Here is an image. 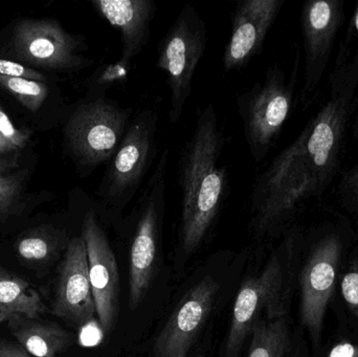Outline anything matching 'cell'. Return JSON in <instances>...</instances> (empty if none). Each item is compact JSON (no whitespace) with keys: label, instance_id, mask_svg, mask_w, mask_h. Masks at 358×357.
Here are the masks:
<instances>
[{"label":"cell","instance_id":"obj_1","mask_svg":"<svg viewBox=\"0 0 358 357\" xmlns=\"http://www.w3.org/2000/svg\"><path fill=\"white\" fill-rule=\"evenodd\" d=\"M329 86L327 102L255 182L250 228L259 236L284 226L307 203L323 196L340 171L358 88L338 58Z\"/></svg>","mask_w":358,"mask_h":357},{"label":"cell","instance_id":"obj_2","mask_svg":"<svg viewBox=\"0 0 358 357\" xmlns=\"http://www.w3.org/2000/svg\"><path fill=\"white\" fill-rule=\"evenodd\" d=\"M227 142L214 104L208 103L198 115L179 159V240L185 253L203 242L229 197V172L220 163Z\"/></svg>","mask_w":358,"mask_h":357},{"label":"cell","instance_id":"obj_3","mask_svg":"<svg viewBox=\"0 0 358 357\" xmlns=\"http://www.w3.org/2000/svg\"><path fill=\"white\" fill-rule=\"evenodd\" d=\"M159 113L143 109L134 115L96 191V211L109 221L120 219L146 184L157 152Z\"/></svg>","mask_w":358,"mask_h":357},{"label":"cell","instance_id":"obj_4","mask_svg":"<svg viewBox=\"0 0 358 357\" xmlns=\"http://www.w3.org/2000/svg\"><path fill=\"white\" fill-rule=\"evenodd\" d=\"M134 119V109L113 99L90 98L71 111L65 123L67 151L82 173H92L108 163Z\"/></svg>","mask_w":358,"mask_h":357},{"label":"cell","instance_id":"obj_5","mask_svg":"<svg viewBox=\"0 0 358 357\" xmlns=\"http://www.w3.org/2000/svg\"><path fill=\"white\" fill-rule=\"evenodd\" d=\"M170 149L159 155L155 170L141 190L130 218L132 221L130 247V305L136 308L146 297L153 276L167 197V174Z\"/></svg>","mask_w":358,"mask_h":357},{"label":"cell","instance_id":"obj_6","mask_svg":"<svg viewBox=\"0 0 358 357\" xmlns=\"http://www.w3.org/2000/svg\"><path fill=\"white\" fill-rule=\"evenodd\" d=\"M294 78L287 80L278 64L267 69L264 78L238 94V113L244 138L255 163H261L279 138L292 112Z\"/></svg>","mask_w":358,"mask_h":357},{"label":"cell","instance_id":"obj_7","mask_svg":"<svg viewBox=\"0 0 358 357\" xmlns=\"http://www.w3.org/2000/svg\"><path fill=\"white\" fill-rule=\"evenodd\" d=\"M206 44V20L196 6L185 4L157 48V66L167 75L170 123L178 124L182 117Z\"/></svg>","mask_w":358,"mask_h":357},{"label":"cell","instance_id":"obj_8","mask_svg":"<svg viewBox=\"0 0 358 357\" xmlns=\"http://www.w3.org/2000/svg\"><path fill=\"white\" fill-rule=\"evenodd\" d=\"M283 285V266L278 256L271 258L259 276L248 279L242 284L234 303L225 343L227 357L238 356L259 320L285 314Z\"/></svg>","mask_w":358,"mask_h":357},{"label":"cell","instance_id":"obj_9","mask_svg":"<svg viewBox=\"0 0 358 357\" xmlns=\"http://www.w3.org/2000/svg\"><path fill=\"white\" fill-rule=\"evenodd\" d=\"M13 48L21 60L58 71H79L94 61L81 54L83 41L52 19L23 20L16 25Z\"/></svg>","mask_w":358,"mask_h":357},{"label":"cell","instance_id":"obj_10","mask_svg":"<svg viewBox=\"0 0 358 357\" xmlns=\"http://www.w3.org/2000/svg\"><path fill=\"white\" fill-rule=\"evenodd\" d=\"M344 0H310L301 10L304 39V84L301 101L305 106L313 102L324 77L334 42L345 19Z\"/></svg>","mask_w":358,"mask_h":357},{"label":"cell","instance_id":"obj_11","mask_svg":"<svg viewBox=\"0 0 358 357\" xmlns=\"http://www.w3.org/2000/svg\"><path fill=\"white\" fill-rule=\"evenodd\" d=\"M342 239L331 232L315 243L300 277L301 320L317 343L336 286Z\"/></svg>","mask_w":358,"mask_h":357},{"label":"cell","instance_id":"obj_12","mask_svg":"<svg viewBox=\"0 0 358 357\" xmlns=\"http://www.w3.org/2000/svg\"><path fill=\"white\" fill-rule=\"evenodd\" d=\"M82 237L87 252L90 285L96 314L106 333L115 328L119 306L120 277L117 260L99 221L96 205L86 209L82 220Z\"/></svg>","mask_w":358,"mask_h":357},{"label":"cell","instance_id":"obj_13","mask_svg":"<svg viewBox=\"0 0 358 357\" xmlns=\"http://www.w3.org/2000/svg\"><path fill=\"white\" fill-rule=\"evenodd\" d=\"M285 0H242L231 15V29L222 57L225 73L240 71L262 50Z\"/></svg>","mask_w":358,"mask_h":357},{"label":"cell","instance_id":"obj_14","mask_svg":"<svg viewBox=\"0 0 358 357\" xmlns=\"http://www.w3.org/2000/svg\"><path fill=\"white\" fill-rule=\"evenodd\" d=\"M218 283L206 277L181 300L155 344V357H185L214 305Z\"/></svg>","mask_w":358,"mask_h":357},{"label":"cell","instance_id":"obj_15","mask_svg":"<svg viewBox=\"0 0 358 357\" xmlns=\"http://www.w3.org/2000/svg\"><path fill=\"white\" fill-rule=\"evenodd\" d=\"M52 314L77 325H85L96 314L83 237L69 241L55 291Z\"/></svg>","mask_w":358,"mask_h":357},{"label":"cell","instance_id":"obj_16","mask_svg":"<svg viewBox=\"0 0 358 357\" xmlns=\"http://www.w3.org/2000/svg\"><path fill=\"white\" fill-rule=\"evenodd\" d=\"M92 8L121 38V59L131 63L148 44L151 23L157 12L153 0H94Z\"/></svg>","mask_w":358,"mask_h":357},{"label":"cell","instance_id":"obj_17","mask_svg":"<svg viewBox=\"0 0 358 357\" xmlns=\"http://www.w3.org/2000/svg\"><path fill=\"white\" fill-rule=\"evenodd\" d=\"M8 329L23 350L35 357H58L73 343L71 333L52 322L16 318Z\"/></svg>","mask_w":358,"mask_h":357},{"label":"cell","instance_id":"obj_18","mask_svg":"<svg viewBox=\"0 0 358 357\" xmlns=\"http://www.w3.org/2000/svg\"><path fill=\"white\" fill-rule=\"evenodd\" d=\"M41 296L25 279L0 268V325L13 319H39L45 314Z\"/></svg>","mask_w":358,"mask_h":357},{"label":"cell","instance_id":"obj_19","mask_svg":"<svg viewBox=\"0 0 358 357\" xmlns=\"http://www.w3.org/2000/svg\"><path fill=\"white\" fill-rule=\"evenodd\" d=\"M248 357H287L290 351L289 329L285 314L264 318L252 327Z\"/></svg>","mask_w":358,"mask_h":357},{"label":"cell","instance_id":"obj_20","mask_svg":"<svg viewBox=\"0 0 358 357\" xmlns=\"http://www.w3.org/2000/svg\"><path fill=\"white\" fill-rule=\"evenodd\" d=\"M0 87L13 94L22 106L33 112L41 108L48 96V87L45 83L22 78L0 75Z\"/></svg>","mask_w":358,"mask_h":357},{"label":"cell","instance_id":"obj_21","mask_svg":"<svg viewBox=\"0 0 358 357\" xmlns=\"http://www.w3.org/2000/svg\"><path fill=\"white\" fill-rule=\"evenodd\" d=\"M22 176L12 171V166L0 161V218L15 211L20 203Z\"/></svg>","mask_w":358,"mask_h":357},{"label":"cell","instance_id":"obj_22","mask_svg":"<svg viewBox=\"0 0 358 357\" xmlns=\"http://www.w3.org/2000/svg\"><path fill=\"white\" fill-rule=\"evenodd\" d=\"M131 63H126L121 59L113 63L99 67L94 77V84L90 89V98H104L107 92L113 86L120 85L127 80Z\"/></svg>","mask_w":358,"mask_h":357},{"label":"cell","instance_id":"obj_23","mask_svg":"<svg viewBox=\"0 0 358 357\" xmlns=\"http://www.w3.org/2000/svg\"><path fill=\"white\" fill-rule=\"evenodd\" d=\"M336 58L344 63L358 88V2L347 27L346 35L341 42Z\"/></svg>","mask_w":358,"mask_h":357},{"label":"cell","instance_id":"obj_24","mask_svg":"<svg viewBox=\"0 0 358 357\" xmlns=\"http://www.w3.org/2000/svg\"><path fill=\"white\" fill-rule=\"evenodd\" d=\"M54 251V245L48 239L37 235L24 237L17 245V253L27 262L48 260Z\"/></svg>","mask_w":358,"mask_h":357},{"label":"cell","instance_id":"obj_25","mask_svg":"<svg viewBox=\"0 0 358 357\" xmlns=\"http://www.w3.org/2000/svg\"><path fill=\"white\" fill-rule=\"evenodd\" d=\"M338 196L348 211L358 216V163L342 176L338 187Z\"/></svg>","mask_w":358,"mask_h":357},{"label":"cell","instance_id":"obj_26","mask_svg":"<svg viewBox=\"0 0 358 357\" xmlns=\"http://www.w3.org/2000/svg\"><path fill=\"white\" fill-rule=\"evenodd\" d=\"M0 75L10 78H22V79L34 80L43 82L46 80L42 73L35 69L29 68L18 62L0 58Z\"/></svg>","mask_w":358,"mask_h":357},{"label":"cell","instance_id":"obj_27","mask_svg":"<svg viewBox=\"0 0 358 357\" xmlns=\"http://www.w3.org/2000/svg\"><path fill=\"white\" fill-rule=\"evenodd\" d=\"M0 132L12 143L17 151L24 148L29 142V133L15 127L1 106H0Z\"/></svg>","mask_w":358,"mask_h":357},{"label":"cell","instance_id":"obj_28","mask_svg":"<svg viewBox=\"0 0 358 357\" xmlns=\"http://www.w3.org/2000/svg\"><path fill=\"white\" fill-rule=\"evenodd\" d=\"M342 293L353 314L358 319V266H353L342 281Z\"/></svg>","mask_w":358,"mask_h":357},{"label":"cell","instance_id":"obj_29","mask_svg":"<svg viewBox=\"0 0 358 357\" xmlns=\"http://www.w3.org/2000/svg\"><path fill=\"white\" fill-rule=\"evenodd\" d=\"M328 357H358V345L341 343L334 346Z\"/></svg>","mask_w":358,"mask_h":357},{"label":"cell","instance_id":"obj_30","mask_svg":"<svg viewBox=\"0 0 358 357\" xmlns=\"http://www.w3.org/2000/svg\"><path fill=\"white\" fill-rule=\"evenodd\" d=\"M0 357H31L22 348L0 341Z\"/></svg>","mask_w":358,"mask_h":357},{"label":"cell","instance_id":"obj_31","mask_svg":"<svg viewBox=\"0 0 358 357\" xmlns=\"http://www.w3.org/2000/svg\"><path fill=\"white\" fill-rule=\"evenodd\" d=\"M353 117H355V119H353V123H352L353 136H355V138H357V140H358V107H357V113Z\"/></svg>","mask_w":358,"mask_h":357}]
</instances>
